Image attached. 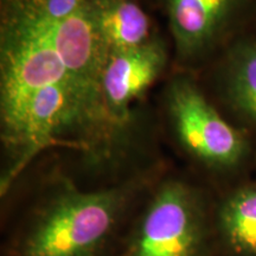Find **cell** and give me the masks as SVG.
I'll use <instances>...</instances> for the list:
<instances>
[{"label": "cell", "mask_w": 256, "mask_h": 256, "mask_svg": "<svg viewBox=\"0 0 256 256\" xmlns=\"http://www.w3.org/2000/svg\"><path fill=\"white\" fill-rule=\"evenodd\" d=\"M144 179L92 191L60 180L8 234L2 256H114Z\"/></svg>", "instance_id": "6da1fadb"}, {"label": "cell", "mask_w": 256, "mask_h": 256, "mask_svg": "<svg viewBox=\"0 0 256 256\" xmlns=\"http://www.w3.org/2000/svg\"><path fill=\"white\" fill-rule=\"evenodd\" d=\"M208 243L200 194L186 182L168 179L128 224L114 256H208Z\"/></svg>", "instance_id": "7a4b0ae2"}, {"label": "cell", "mask_w": 256, "mask_h": 256, "mask_svg": "<svg viewBox=\"0 0 256 256\" xmlns=\"http://www.w3.org/2000/svg\"><path fill=\"white\" fill-rule=\"evenodd\" d=\"M168 110L179 142L208 168L229 170L247 153V142L209 104L194 83L176 80L168 90Z\"/></svg>", "instance_id": "3957f363"}, {"label": "cell", "mask_w": 256, "mask_h": 256, "mask_svg": "<svg viewBox=\"0 0 256 256\" xmlns=\"http://www.w3.org/2000/svg\"><path fill=\"white\" fill-rule=\"evenodd\" d=\"M166 62L158 40L112 54L104 74V94L108 110L121 126L130 120V104L158 78Z\"/></svg>", "instance_id": "277c9868"}, {"label": "cell", "mask_w": 256, "mask_h": 256, "mask_svg": "<svg viewBox=\"0 0 256 256\" xmlns=\"http://www.w3.org/2000/svg\"><path fill=\"white\" fill-rule=\"evenodd\" d=\"M250 0H160L179 52L194 56L209 46Z\"/></svg>", "instance_id": "5b68a950"}, {"label": "cell", "mask_w": 256, "mask_h": 256, "mask_svg": "<svg viewBox=\"0 0 256 256\" xmlns=\"http://www.w3.org/2000/svg\"><path fill=\"white\" fill-rule=\"evenodd\" d=\"M98 25L110 55L147 43L152 28L140 0H114L98 12Z\"/></svg>", "instance_id": "8992f818"}, {"label": "cell", "mask_w": 256, "mask_h": 256, "mask_svg": "<svg viewBox=\"0 0 256 256\" xmlns=\"http://www.w3.org/2000/svg\"><path fill=\"white\" fill-rule=\"evenodd\" d=\"M220 240L236 256H256V186H246L226 197L220 206Z\"/></svg>", "instance_id": "52a82bcc"}, {"label": "cell", "mask_w": 256, "mask_h": 256, "mask_svg": "<svg viewBox=\"0 0 256 256\" xmlns=\"http://www.w3.org/2000/svg\"><path fill=\"white\" fill-rule=\"evenodd\" d=\"M226 94L236 110L256 124V43H243L230 55Z\"/></svg>", "instance_id": "ba28073f"}]
</instances>
